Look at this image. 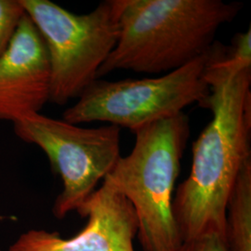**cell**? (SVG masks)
I'll use <instances>...</instances> for the list:
<instances>
[{
    "instance_id": "52a82bcc",
    "label": "cell",
    "mask_w": 251,
    "mask_h": 251,
    "mask_svg": "<svg viewBox=\"0 0 251 251\" xmlns=\"http://www.w3.org/2000/svg\"><path fill=\"white\" fill-rule=\"evenodd\" d=\"M86 226L64 239L58 233L29 230L8 251H135L138 220L131 203L107 179L76 210Z\"/></svg>"
},
{
    "instance_id": "9c48e42d",
    "label": "cell",
    "mask_w": 251,
    "mask_h": 251,
    "mask_svg": "<svg viewBox=\"0 0 251 251\" xmlns=\"http://www.w3.org/2000/svg\"><path fill=\"white\" fill-rule=\"evenodd\" d=\"M228 251H251V158L244 163L226 208Z\"/></svg>"
},
{
    "instance_id": "7c38bea8",
    "label": "cell",
    "mask_w": 251,
    "mask_h": 251,
    "mask_svg": "<svg viewBox=\"0 0 251 251\" xmlns=\"http://www.w3.org/2000/svg\"></svg>"
},
{
    "instance_id": "8fae6325",
    "label": "cell",
    "mask_w": 251,
    "mask_h": 251,
    "mask_svg": "<svg viewBox=\"0 0 251 251\" xmlns=\"http://www.w3.org/2000/svg\"><path fill=\"white\" fill-rule=\"evenodd\" d=\"M177 251H228V249L225 235L219 233H207L183 241Z\"/></svg>"
},
{
    "instance_id": "ba28073f",
    "label": "cell",
    "mask_w": 251,
    "mask_h": 251,
    "mask_svg": "<svg viewBox=\"0 0 251 251\" xmlns=\"http://www.w3.org/2000/svg\"><path fill=\"white\" fill-rule=\"evenodd\" d=\"M50 78L44 39L25 13L0 57V120L14 123L38 114L50 101Z\"/></svg>"
},
{
    "instance_id": "3957f363",
    "label": "cell",
    "mask_w": 251,
    "mask_h": 251,
    "mask_svg": "<svg viewBox=\"0 0 251 251\" xmlns=\"http://www.w3.org/2000/svg\"><path fill=\"white\" fill-rule=\"evenodd\" d=\"M128 155L120 156L107 179L125 196L138 220L144 251H177L182 244L172 213L175 183L190 137L189 117L180 113L134 131Z\"/></svg>"
},
{
    "instance_id": "8992f818",
    "label": "cell",
    "mask_w": 251,
    "mask_h": 251,
    "mask_svg": "<svg viewBox=\"0 0 251 251\" xmlns=\"http://www.w3.org/2000/svg\"><path fill=\"white\" fill-rule=\"evenodd\" d=\"M12 124L22 141L45 152L63 180V191L52 207L59 220L79 208L121 156V128L117 126L82 127L40 113Z\"/></svg>"
},
{
    "instance_id": "7a4b0ae2",
    "label": "cell",
    "mask_w": 251,
    "mask_h": 251,
    "mask_svg": "<svg viewBox=\"0 0 251 251\" xmlns=\"http://www.w3.org/2000/svg\"><path fill=\"white\" fill-rule=\"evenodd\" d=\"M242 8L222 0H123L117 45L98 79L110 73H170L207 52L219 28Z\"/></svg>"
},
{
    "instance_id": "277c9868",
    "label": "cell",
    "mask_w": 251,
    "mask_h": 251,
    "mask_svg": "<svg viewBox=\"0 0 251 251\" xmlns=\"http://www.w3.org/2000/svg\"><path fill=\"white\" fill-rule=\"evenodd\" d=\"M44 39L50 63V101L64 105L98 79L117 45L123 0H106L75 14L50 0H21Z\"/></svg>"
},
{
    "instance_id": "30bf717a",
    "label": "cell",
    "mask_w": 251,
    "mask_h": 251,
    "mask_svg": "<svg viewBox=\"0 0 251 251\" xmlns=\"http://www.w3.org/2000/svg\"><path fill=\"white\" fill-rule=\"evenodd\" d=\"M25 13L21 0H0V57L9 48Z\"/></svg>"
},
{
    "instance_id": "5b68a950",
    "label": "cell",
    "mask_w": 251,
    "mask_h": 251,
    "mask_svg": "<svg viewBox=\"0 0 251 251\" xmlns=\"http://www.w3.org/2000/svg\"><path fill=\"white\" fill-rule=\"evenodd\" d=\"M211 48L193 62L158 77L96 79L63 112V119L75 125L105 122L134 132L183 113L191 104L204 107L210 94L205 71Z\"/></svg>"
},
{
    "instance_id": "6da1fadb",
    "label": "cell",
    "mask_w": 251,
    "mask_h": 251,
    "mask_svg": "<svg viewBox=\"0 0 251 251\" xmlns=\"http://www.w3.org/2000/svg\"><path fill=\"white\" fill-rule=\"evenodd\" d=\"M205 79L210 94L203 108L212 119L193 144L190 175L172 202L182 242L207 233L225 235L229 197L251 158V68L230 69L209 58Z\"/></svg>"
}]
</instances>
